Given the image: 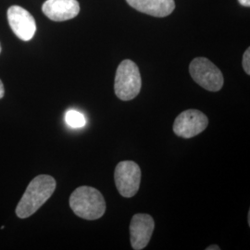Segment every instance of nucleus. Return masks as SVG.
I'll list each match as a JSON object with an SVG mask.
<instances>
[{
  "label": "nucleus",
  "mask_w": 250,
  "mask_h": 250,
  "mask_svg": "<svg viewBox=\"0 0 250 250\" xmlns=\"http://www.w3.org/2000/svg\"><path fill=\"white\" fill-rule=\"evenodd\" d=\"M56 181L50 175H38L29 184L25 193L16 208V214L25 219L36 213L53 195Z\"/></svg>",
  "instance_id": "obj_1"
},
{
  "label": "nucleus",
  "mask_w": 250,
  "mask_h": 250,
  "mask_svg": "<svg viewBox=\"0 0 250 250\" xmlns=\"http://www.w3.org/2000/svg\"><path fill=\"white\" fill-rule=\"evenodd\" d=\"M238 2L243 7H250V0H238Z\"/></svg>",
  "instance_id": "obj_13"
},
{
  "label": "nucleus",
  "mask_w": 250,
  "mask_h": 250,
  "mask_svg": "<svg viewBox=\"0 0 250 250\" xmlns=\"http://www.w3.org/2000/svg\"><path fill=\"white\" fill-rule=\"evenodd\" d=\"M0 53H1V45H0Z\"/></svg>",
  "instance_id": "obj_17"
},
{
  "label": "nucleus",
  "mask_w": 250,
  "mask_h": 250,
  "mask_svg": "<svg viewBox=\"0 0 250 250\" xmlns=\"http://www.w3.org/2000/svg\"><path fill=\"white\" fill-rule=\"evenodd\" d=\"M155 229V222L150 215H134L130 224V239L134 250H142L148 245Z\"/></svg>",
  "instance_id": "obj_8"
},
{
  "label": "nucleus",
  "mask_w": 250,
  "mask_h": 250,
  "mask_svg": "<svg viewBox=\"0 0 250 250\" xmlns=\"http://www.w3.org/2000/svg\"><path fill=\"white\" fill-rule=\"evenodd\" d=\"M243 68L248 75L250 74V48L249 47L243 56Z\"/></svg>",
  "instance_id": "obj_12"
},
{
  "label": "nucleus",
  "mask_w": 250,
  "mask_h": 250,
  "mask_svg": "<svg viewBox=\"0 0 250 250\" xmlns=\"http://www.w3.org/2000/svg\"><path fill=\"white\" fill-rule=\"evenodd\" d=\"M134 9L153 17L169 16L175 9L174 0H126Z\"/></svg>",
  "instance_id": "obj_10"
},
{
  "label": "nucleus",
  "mask_w": 250,
  "mask_h": 250,
  "mask_svg": "<svg viewBox=\"0 0 250 250\" xmlns=\"http://www.w3.org/2000/svg\"><path fill=\"white\" fill-rule=\"evenodd\" d=\"M221 249L217 246V245H212V246H209V247H208L206 250H220Z\"/></svg>",
  "instance_id": "obj_15"
},
{
  "label": "nucleus",
  "mask_w": 250,
  "mask_h": 250,
  "mask_svg": "<svg viewBox=\"0 0 250 250\" xmlns=\"http://www.w3.org/2000/svg\"><path fill=\"white\" fill-rule=\"evenodd\" d=\"M250 224V212H249V224Z\"/></svg>",
  "instance_id": "obj_16"
},
{
  "label": "nucleus",
  "mask_w": 250,
  "mask_h": 250,
  "mask_svg": "<svg viewBox=\"0 0 250 250\" xmlns=\"http://www.w3.org/2000/svg\"><path fill=\"white\" fill-rule=\"evenodd\" d=\"M192 79L198 85L210 92H218L224 85V75L220 69L206 58H196L189 65Z\"/></svg>",
  "instance_id": "obj_4"
},
{
  "label": "nucleus",
  "mask_w": 250,
  "mask_h": 250,
  "mask_svg": "<svg viewBox=\"0 0 250 250\" xmlns=\"http://www.w3.org/2000/svg\"><path fill=\"white\" fill-rule=\"evenodd\" d=\"M141 169L134 161H121L117 164L114 171V180L121 196L133 197L140 188Z\"/></svg>",
  "instance_id": "obj_5"
},
{
  "label": "nucleus",
  "mask_w": 250,
  "mask_h": 250,
  "mask_svg": "<svg viewBox=\"0 0 250 250\" xmlns=\"http://www.w3.org/2000/svg\"><path fill=\"white\" fill-rule=\"evenodd\" d=\"M142 86L138 66L131 60H125L118 66L114 81V91L118 99L129 101L135 99Z\"/></svg>",
  "instance_id": "obj_3"
},
{
  "label": "nucleus",
  "mask_w": 250,
  "mask_h": 250,
  "mask_svg": "<svg viewBox=\"0 0 250 250\" xmlns=\"http://www.w3.org/2000/svg\"><path fill=\"white\" fill-rule=\"evenodd\" d=\"M208 119L197 109H188L179 114L173 124V132L183 138H192L205 131Z\"/></svg>",
  "instance_id": "obj_6"
},
{
  "label": "nucleus",
  "mask_w": 250,
  "mask_h": 250,
  "mask_svg": "<svg viewBox=\"0 0 250 250\" xmlns=\"http://www.w3.org/2000/svg\"><path fill=\"white\" fill-rule=\"evenodd\" d=\"M70 206L74 214L88 221L100 219L107 208L103 195L91 187L76 188L70 197Z\"/></svg>",
  "instance_id": "obj_2"
},
{
  "label": "nucleus",
  "mask_w": 250,
  "mask_h": 250,
  "mask_svg": "<svg viewBox=\"0 0 250 250\" xmlns=\"http://www.w3.org/2000/svg\"><path fill=\"white\" fill-rule=\"evenodd\" d=\"M8 21L12 32L22 41L31 40L36 32L35 18L26 9L11 6L8 9Z\"/></svg>",
  "instance_id": "obj_7"
},
{
  "label": "nucleus",
  "mask_w": 250,
  "mask_h": 250,
  "mask_svg": "<svg viewBox=\"0 0 250 250\" xmlns=\"http://www.w3.org/2000/svg\"><path fill=\"white\" fill-rule=\"evenodd\" d=\"M4 94H5V89H4V85L2 83V82L0 80V99H2L4 97Z\"/></svg>",
  "instance_id": "obj_14"
},
{
  "label": "nucleus",
  "mask_w": 250,
  "mask_h": 250,
  "mask_svg": "<svg viewBox=\"0 0 250 250\" xmlns=\"http://www.w3.org/2000/svg\"><path fill=\"white\" fill-rule=\"evenodd\" d=\"M42 10L45 16L54 21H64L75 18L80 12L77 0H46Z\"/></svg>",
  "instance_id": "obj_9"
},
{
  "label": "nucleus",
  "mask_w": 250,
  "mask_h": 250,
  "mask_svg": "<svg viewBox=\"0 0 250 250\" xmlns=\"http://www.w3.org/2000/svg\"><path fill=\"white\" fill-rule=\"evenodd\" d=\"M66 123L72 128H81L85 125V118L79 111L71 109L66 113Z\"/></svg>",
  "instance_id": "obj_11"
}]
</instances>
